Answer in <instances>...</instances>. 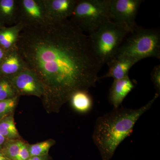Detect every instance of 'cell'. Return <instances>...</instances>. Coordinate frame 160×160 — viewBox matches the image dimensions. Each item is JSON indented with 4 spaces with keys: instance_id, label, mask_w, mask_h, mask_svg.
Listing matches in <instances>:
<instances>
[{
    "instance_id": "1",
    "label": "cell",
    "mask_w": 160,
    "mask_h": 160,
    "mask_svg": "<svg viewBox=\"0 0 160 160\" xmlns=\"http://www.w3.org/2000/svg\"><path fill=\"white\" fill-rule=\"evenodd\" d=\"M20 23L13 48L24 68L42 83L46 102L59 107L75 92L95 86L103 66L93 53L88 36L71 20Z\"/></svg>"
},
{
    "instance_id": "2",
    "label": "cell",
    "mask_w": 160,
    "mask_h": 160,
    "mask_svg": "<svg viewBox=\"0 0 160 160\" xmlns=\"http://www.w3.org/2000/svg\"><path fill=\"white\" fill-rule=\"evenodd\" d=\"M159 96L155 93L154 97L139 109L114 108L98 118L92 140L102 160L111 159L118 146L132 132L138 120L151 108Z\"/></svg>"
},
{
    "instance_id": "3",
    "label": "cell",
    "mask_w": 160,
    "mask_h": 160,
    "mask_svg": "<svg viewBox=\"0 0 160 160\" xmlns=\"http://www.w3.org/2000/svg\"><path fill=\"white\" fill-rule=\"evenodd\" d=\"M129 33L124 27L111 20L89 33L88 36L91 49L102 66L115 57L123 40Z\"/></svg>"
},
{
    "instance_id": "4",
    "label": "cell",
    "mask_w": 160,
    "mask_h": 160,
    "mask_svg": "<svg viewBox=\"0 0 160 160\" xmlns=\"http://www.w3.org/2000/svg\"><path fill=\"white\" fill-rule=\"evenodd\" d=\"M122 42L115 56H125L139 62L148 58L160 59V32L138 26Z\"/></svg>"
},
{
    "instance_id": "5",
    "label": "cell",
    "mask_w": 160,
    "mask_h": 160,
    "mask_svg": "<svg viewBox=\"0 0 160 160\" xmlns=\"http://www.w3.org/2000/svg\"><path fill=\"white\" fill-rule=\"evenodd\" d=\"M109 0H79L70 20L83 32L94 31L110 20Z\"/></svg>"
},
{
    "instance_id": "6",
    "label": "cell",
    "mask_w": 160,
    "mask_h": 160,
    "mask_svg": "<svg viewBox=\"0 0 160 160\" xmlns=\"http://www.w3.org/2000/svg\"><path fill=\"white\" fill-rule=\"evenodd\" d=\"M142 0H109V15L112 22L132 32L138 25L136 18Z\"/></svg>"
},
{
    "instance_id": "7",
    "label": "cell",
    "mask_w": 160,
    "mask_h": 160,
    "mask_svg": "<svg viewBox=\"0 0 160 160\" xmlns=\"http://www.w3.org/2000/svg\"><path fill=\"white\" fill-rule=\"evenodd\" d=\"M18 95H33L42 97L44 94V87L36 76L28 69L23 68L17 74L8 78Z\"/></svg>"
},
{
    "instance_id": "8",
    "label": "cell",
    "mask_w": 160,
    "mask_h": 160,
    "mask_svg": "<svg viewBox=\"0 0 160 160\" xmlns=\"http://www.w3.org/2000/svg\"><path fill=\"white\" fill-rule=\"evenodd\" d=\"M78 0L43 1L48 17L52 20H63L71 17Z\"/></svg>"
},
{
    "instance_id": "9",
    "label": "cell",
    "mask_w": 160,
    "mask_h": 160,
    "mask_svg": "<svg viewBox=\"0 0 160 160\" xmlns=\"http://www.w3.org/2000/svg\"><path fill=\"white\" fill-rule=\"evenodd\" d=\"M137 60L125 56H115L107 64L108 71L106 74L99 77V80L112 78L114 80L122 79L129 76V70L136 63Z\"/></svg>"
},
{
    "instance_id": "10",
    "label": "cell",
    "mask_w": 160,
    "mask_h": 160,
    "mask_svg": "<svg viewBox=\"0 0 160 160\" xmlns=\"http://www.w3.org/2000/svg\"><path fill=\"white\" fill-rule=\"evenodd\" d=\"M135 87L134 83L127 77L114 80L109 89L108 99L114 109L119 108L123 101Z\"/></svg>"
},
{
    "instance_id": "11",
    "label": "cell",
    "mask_w": 160,
    "mask_h": 160,
    "mask_svg": "<svg viewBox=\"0 0 160 160\" xmlns=\"http://www.w3.org/2000/svg\"><path fill=\"white\" fill-rule=\"evenodd\" d=\"M21 3L26 18V21L21 23H41L49 19L43 1L23 0Z\"/></svg>"
},
{
    "instance_id": "12",
    "label": "cell",
    "mask_w": 160,
    "mask_h": 160,
    "mask_svg": "<svg viewBox=\"0 0 160 160\" xmlns=\"http://www.w3.org/2000/svg\"><path fill=\"white\" fill-rule=\"evenodd\" d=\"M10 52H6L0 64V76L10 77L24 68L22 62L17 52L12 47Z\"/></svg>"
},
{
    "instance_id": "13",
    "label": "cell",
    "mask_w": 160,
    "mask_h": 160,
    "mask_svg": "<svg viewBox=\"0 0 160 160\" xmlns=\"http://www.w3.org/2000/svg\"><path fill=\"white\" fill-rule=\"evenodd\" d=\"M72 107L80 113H87L93 106V100L88 90H78L72 95L69 100Z\"/></svg>"
},
{
    "instance_id": "14",
    "label": "cell",
    "mask_w": 160,
    "mask_h": 160,
    "mask_svg": "<svg viewBox=\"0 0 160 160\" xmlns=\"http://www.w3.org/2000/svg\"><path fill=\"white\" fill-rule=\"evenodd\" d=\"M20 27V23L10 28L0 27V47L5 50L12 49L16 42Z\"/></svg>"
},
{
    "instance_id": "15",
    "label": "cell",
    "mask_w": 160,
    "mask_h": 160,
    "mask_svg": "<svg viewBox=\"0 0 160 160\" xmlns=\"http://www.w3.org/2000/svg\"><path fill=\"white\" fill-rule=\"evenodd\" d=\"M0 133L6 140L20 139L21 137L16 127L13 113L0 120Z\"/></svg>"
},
{
    "instance_id": "16",
    "label": "cell",
    "mask_w": 160,
    "mask_h": 160,
    "mask_svg": "<svg viewBox=\"0 0 160 160\" xmlns=\"http://www.w3.org/2000/svg\"><path fill=\"white\" fill-rule=\"evenodd\" d=\"M20 139L7 140L1 151L10 160H16L23 143Z\"/></svg>"
},
{
    "instance_id": "17",
    "label": "cell",
    "mask_w": 160,
    "mask_h": 160,
    "mask_svg": "<svg viewBox=\"0 0 160 160\" xmlns=\"http://www.w3.org/2000/svg\"><path fill=\"white\" fill-rule=\"evenodd\" d=\"M17 96V92L9 78L0 76V101L12 98Z\"/></svg>"
},
{
    "instance_id": "18",
    "label": "cell",
    "mask_w": 160,
    "mask_h": 160,
    "mask_svg": "<svg viewBox=\"0 0 160 160\" xmlns=\"http://www.w3.org/2000/svg\"><path fill=\"white\" fill-rule=\"evenodd\" d=\"M55 143V141L49 139L44 142L29 145L30 157L47 156L49 149Z\"/></svg>"
},
{
    "instance_id": "19",
    "label": "cell",
    "mask_w": 160,
    "mask_h": 160,
    "mask_svg": "<svg viewBox=\"0 0 160 160\" xmlns=\"http://www.w3.org/2000/svg\"><path fill=\"white\" fill-rule=\"evenodd\" d=\"M15 2L13 0H0V19L10 20L15 11Z\"/></svg>"
},
{
    "instance_id": "20",
    "label": "cell",
    "mask_w": 160,
    "mask_h": 160,
    "mask_svg": "<svg viewBox=\"0 0 160 160\" xmlns=\"http://www.w3.org/2000/svg\"><path fill=\"white\" fill-rule=\"evenodd\" d=\"M18 98L17 96L12 98L0 101V120L14 112Z\"/></svg>"
},
{
    "instance_id": "21",
    "label": "cell",
    "mask_w": 160,
    "mask_h": 160,
    "mask_svg": "<svg viewBox=\"0 0 160 160\" xmlns=\"http://www.w3.org/2000/svg\"><path fill=\"white\" fill-rule=\"evenodd\" d=\"M151 80L156 90V93L160 95V66H155L151 73Z\"/></svg>"
},
{
    "instance_id": "22",
    "label": "cell",
    "mask_w": 160,
    "mask_h": 160,
    "mask_svg": "<svg viewBox=\"0 0 160 160\" xmlns=\"http://www.w3.org/2000/svg\"><path fill=\"white\" fill-rule=\"evenodd\" d=\"M29 144L23 142L16 160H27L30 158Z\"/></svg>"
},
{
    "instance_id": "23",
    "label": "cell",
    "mask_w": 160,
    "mask_h": 160,
    "mask_svg": "<svg viewBox=\"0 0 160 160\" xmlns=\"http://www.w3.org/2000/svg\"><path fill=\"white\" fill-rule=\"evenodd\" d=\"M5 54H6L5 50L3 49L2 47H0V64L2 61L3 58L5 57Z\"/></svg>"
},
{
    "instance_id": "24",
    "label": "cell",
    "mask_w": 160,
    "mask_h": 160,
    "mask_svg": "<svg viewBox=\"0 0 160 160\" xmlns=\"http://www.w3.org/2000/svg\"><path fill=\"white\" fill-rule=\"evenodd\" d=\"M6 140L5 138L3 137L2 135L0 133V150L2 148L3 145L6 142Z\"/></svg>"
},
{
    "instance_id": "25",
    "label": "cell",
    "mask_w": 160,
    "mask_h": 160,
    "mask_svg": "<svg viewBox=\"0 0 160 160\" xmlns=\"http://www.w3.org/2000/svg\"><path fill=\"white\" fill-rule=\"evenodd\" d=\"M47 156H44L33 157H31L32 160H47Z\"/></svg>"
},
{
    "instance_id": "26",
    "label": "cell",
    "mask_w": 160,
    "mask_h": 160,
    "mask_svg": "<svg viewBox=\"0 0 160 160\" xmlns=\"http://www.w3.org/2000/svg\"><path fill=\"white\" fill-rule=\"evenodd\" d=\"M0 160H10L6 157L4 153L0 150Z\"/></svg>"
},
{
    "instance_id": "27",
    "label": "cell",
    "mask_w": 160,
    "mask_h": 160,
    "mask_svg": "<svg viewBox=\"0 0 160 160\" xmlns=\"http://www.w3.org/2000/svg\"><path fill=\"white\" fill-rule=\"evenodd\" d=\"M27 160H32V158L30 157V158H29V159H28Z\"/></svg>"
},
{
    "instance_id": "28",
    "label": "cell",
    "mask_w": 160,
    "mask_h": 160,
    "mask_svg": "<svg viewBox=\"0 0 160 160\" xmlns=\"http://www.w3.org/2000/svg\"></svg>"
}]
</instances>
